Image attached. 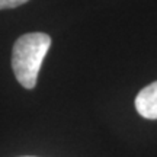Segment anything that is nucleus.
I'll use <instances>...</instances> for the list:
<instances>
[{
  "label": "nucleus",
  "mask_w": 157,
  "mask_h": 157,
  "mask_svg": "<svg viewBox=\"0 0 157 157\" xmlns=\"http://www.w3.org/2000/svg\"><path fill=\"white\" fill-rule=\"evenodd\" d=\"M51 47V38L44 32L25 34L13 45L12 67L17 82L25 89H34L42 60Z\"/></svg>",
  "instance_id": "f257e3e1"
},
{
  "label": "nucleus",
  "mask_w": 157,
  "mask_h": 157,
  "mask_svg": "<svg viewBox=\"0 0 157 157\" xmlns=\"http://www.w3.org/2000/svg\"><path fill=\"white\" fill-rule=\"evenodd\" d=\"M135 109L143 118L157 119V82L138 92L135 98Z\"/></svg>",
  "instance_id": "f03ea898"
},
{
  "label": "nucleus",
  "mask_w": 157,
  "mask_h": 157,
  "mask_svg": "<svg viewBox=\"0 0 157 157\" xmlns=\"http://www.w3.org/2000/svg\"><path fill=\"white\" fill-rule=\"evenodd\" d=\"M28 0H0V9H12L26 3Z\"/></svg>",
  "instance_id": "7ed1b4c3"
}]
</instances>
